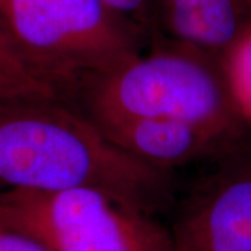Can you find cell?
I'll return each mask as SVG.
<instances>
[{
  "label": "cell",
  "instance_id": "8",
  "mask_svg": "<svg viewBox=\"0 0 251 251\" xmlns=\"http://www.w3.org/2000/svg\"><path fill=\"white\" fill-rule=\"evenodd\" d=\"M226 84L240 116L251 125V27L222 57Z\"/></svg>",
  "mask_w": 251,
  "mask_h": 251
},
{
  "label": "cell",
  "instance_id": "4",
  "mask_svg": "<svg viewBox=\"0 0 251 251\" xmlns=\"http://www.w3.org/2000/svg\"><path fill=\"white\" fill-rule=\"evenodd\" d=\"M0 224L52 251H175L156 215L91 188H0Z\"/></svg>",
  "mask_w": 251,
  "mask_h": 251
},
{
  "label": "cell",
  "instance_id": "6",
  "mask_svg": "<svg viewBox=\"0 0 251 251\" xmlns=\"http://www.w3.org/2000/svg\"><path fill=\"white\" fill-rule=\"evenodd\" d=\"M94 123L123 152L148 166L168 172L194 162L215 161L249 143H237L204 127L173 119Z\"/></svg>",
  "mask_w": 251,
  "mask_h": 251
},
{
  "label": "cell",
  "instance_id": "7",
  "mask_svg": "<svg viewBox=\"0 0 251 251\" xmlns=\"http://www.w3.org/2000/svg\"><path fill=\"white\" fill-rule=\"evenodd\" d=\"M250 27L251 0H153V36L221 62Z\"/></svg>",
  "mask_w": 251,
  "mask_h": 251
},
{
  "label": "cell",
  "instance_id": "3",
  "mask_svg": "<svg viewBox=\"0 0 251 251\" xmlns=\"http://www.w3.org/2000/svg\"><path fill=\"white\" fill-rule=\"evenodd\" d=\"M0 14L38 78L66 102L81 78L133 59L151 42L103 0H0Z\"/></svg>",
  "mask_w": 251,
  "mask_h": 251
},
{
  "label": "cell",
  "instance_id": "12",
  "mask_svg": "<svg viewBox=\"0 0 251 251\" xmlns=\"http://www.w3.org/2000/svg\"><path fill=\"white\" fill-rule=\"evenodd\" d=\"M0 251H52L28 234L0 224Z\"/></svg>",
  "mask_w": 251,
  "mask_h": 251
},
{
  "label": "cell",
  "instance_id": "11",
  "mask_svg": "<svg viewBox=\"0 0 251 251\" xmlns=\"http://www.w3.org/2000/svg\"><path fill=\"white\" fill-rule=\"evenodd\" d=\"M29 97H48V98H60L53 91L46 90L27 81L18 80L16 77L7 75L0 72V102L11 99L29 98ZM62 99V98H60Z\"/></svg>",
  "mask_w": 251,
  "mask_h": 251
},
{
  "label": "cell",
  "instance_id": "10",
  "mask_svg": "<svg viewBox=\"0 0 251 251\" xmlns=\"http://www.w3.org/2000/svg\"><path fill=\"white\" fill-rule=\"evenodd\" d=\"M117 14L145 29L151 39L155 35L153 28V0H103Z\"/></svg>",
  "mask_w": 251,
  "mask_h": 251
},
{
  "label": "cell",
  "instance_id": "9",
  "mask_svg": "<svg viewBox=\"0 0 251 251\" xmlns=\"http://www.w3.org/2000/svg\"><path fill=\"white\" fill-rule=\"evenodd\" d=\"M0 72L57 94L53 88H50L49 85H46L45 82L38 78L32 64L28 60L25 53L21 50L16 39L13 38L1 14H0Z\"/></svg>",
  "mask_w": 251,
  "mask_h": 251
},
{
  "label": "cell",
  "instance_id": "5",
  "mask_svg": "<svg viewBox=\"0 0 251 251\" xmlns=\"http://www.w3.org/2000/svg\"><path fill=\"white\" fill-rule=\"evenodd\" d=\"M215 162L173 205L175 251H251V145Z\"/></svg>",
  "mask_w": 251,
  "mask_h": 251
},
{
  "label": "cell",
  "instance_id": "2",
  "mask_svg": "<svg viewBox=\"0 0 251 251\" xmlns=\"http://www.w3.org/2000/svg\"><path fill=\"white\" fill-rule=\"evenodd\" d=\"M67 102L97 123L173 119L247 141L249 125L234 106L222 62L162 36L133 59L81 78Z\"/></svg>",
  "mask_w": 251,
  "mask_h": 251
},
{
  "label": "cell",
  "instance_id": "1",
  "mask_svg": "<svg viewBox=\"0 0 251 251\" xmlns=\"http://www.w3.org/2000/svg\"><path fill=\"white\" fill-rule=\"evenodd\" d=\"M0 188H91L152 215L176 202L173 172L123 152L72 103L48 97L0 102Z\"/></svg>",
  "mask_w": 251,
  "mask_h": 251
}]
</instances>
